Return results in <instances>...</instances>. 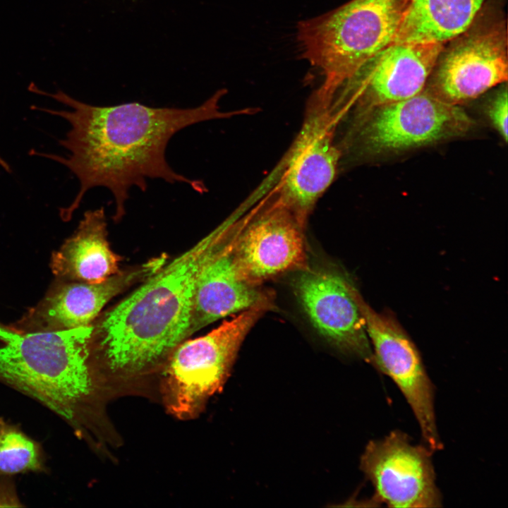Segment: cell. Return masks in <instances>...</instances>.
Here are the masks:
<instances>
[{
	"label": "cell",
	"instance_id": "6da1fadb",
	"mask_svg": "<svg viewBox=\"0 0 508 508\" xmlns=\"http://www.w3.org/2000/svg\"><path fill=\"white\" fill-rule=\"evenodd\" d=\"M28 90L69 108L32 107L63 118L70 124L64 138L59 141L68 152L66 156L30 152L65 166L79 181L74 200L60 210L64 220L71 219L87 192L95 187L106 188L111 193L115 202L114 220L117 222L126 213L130 190L137 187L145 192L148 179L188 184L195 192L204 193L207 189L203 181L188 178L170 167L166 158L167 145L176 133L188 126L232 115L219 111L218 103L224 90L198 107L175 108L152 107L138 102L95 106L61 90L49 93L33 84Z\"/></svg>",
	"mask_w": 508,
	"mask_h": 508
},
{
	"label": "cell",
	"instance_id": "7a4b0ae2",
	"mask_svg": "<svg viewBox=\"0 0 508 508\" xmlns=\"http://www.w3.org/2000/svg\"><path fill=\"white\" fill-rule=\"evenodd\" d=\"M231 229L232 221L224 222L92 324V357L107 388L162 368L190 335L200 273Z\"/></svg>",
	"mask_w": 508,
	"mask_h": 508
},
{
	"label": "cell",
	"instance_id": "3957f363",
	"mask_svg": "<svg viewBox=\"0 0 508 508\" xmlns=\"http://www.w3.org/2000/svg\"><path fill=\"white\" fill-rule=\"evenodd\" d=\"M92 329L23 332L0 322V382L47 407L87 440L97 432L106 391L92 355Z\"/></svg>",
	"mask_w": 508,
	"mask_h": 508
},
{
	"label": "cell",
	"instance_id": "277c9868",
	"mask_svg": "<svg viewBox=\"0 0 508 508\" xmlns=\"http://www.w3.org/2000/svg\"><path fill=\"white\" fill-rule=\"evenodd\" d=\"M406 0H351L299 23L302 56L323 77L317 89L332 96L369 59L395 42Z\"/></svg>",
	"mask_w": 508,
	"mask_h": 508
},
{
	"label": "cell",
	"instance_id": "5b68a950",
	"mask_svg": "<svg viewBox=\"0 0 508 508\" xmlns=\"http://www.w3.org/2000/svg\"><path fill=\"white\" fill-rule=\"evenodd\" d=\"M273 303L243 310L207 334L180 343L162 367V393L168 411L181 420L196 417L225 385L240 347Z\"/></svg>",
	"mask_w": 508,
	"mask_h": 508
},
{
	"label": "cell",
	"instance_id": "8992f818",
	"mask_svg": "<svg viewBox=\"0 0 508 508\" xmlns=\"http://www.w3.org/2000/svg\"><path fill=\"white\" fill-rule=\"evenodd\" d=\"M341 119L332 98L315 90L308 102L301 128L287 155L275 195L306 222L337 176L342 157L335 141Z\"/></svg>",
	"mask_w": 508,
	"mask_h": 508
},
{
	"label": "cell",
	"instance_id": "52a82bcc",
	"mask_svg": "<svg viewBox=\"0 0 508 508\" xmlns=\"http://www.w3.org/2000/svg\"><path fill=\"white\" fill-rule=\"evenodd\" d=\"M507 75L506 21L481 11L468 28L445 43L430 76L434 92L456 104L507 82Z\"/></svg>",
	"mask_w": 508,
	"mask_h": 508
},
{
	"label": "cell",
	"instance_id": "ba28073f",
	"mask_svg": "<svg viewBox=\"0 0 508 508\" xmlns=\"http://www.w3.org/2000/svg\"><path fill=\"white\" fill-rule=\"evenodd\" d=\"M355 298L372 344L371 364L401 391L416 418L426 446L433 452L442 449L435 412V387L418 349L390 313L376 312L357 289Z\"/></svg>",
	"mask_w": 508,
	"mask_h": 508
},
{
	"label": "cell",
	"instance_id": "9c48e42d",
	"mask_svg": "<svg viewBox=\"0 0 508 508\" xmlns=\"http://www.w3.org/2000/svg\"><path fill=\"white\" fill-rule=\"evenodd\" d=\"M305 225L276 195L238 221L233 252L243 277L262 286L267 280L307 267Z\"/></svg>",
	"mask_w": 508,
	"mask_h": 508
},
{
	"label": "cell",
	"instance_id": "30bf717a",
	"mask_svg": "<svg viewBox=\"0 0 508 508\" xmlns=\"http://www.w3.org/2000/svg\"><path fill=\"white\" fill-rule=\"evenodd\" d=\"M432 452L426 445L413 444L399 430L370 441L361 455L360 468L374 488L373 500L390 507H441Z\"/></svg>",
	"mask_w": 508,
	"mask_h": 508
},
{
	"label": "cell",
	"instance_id": "8fae6325",
	"mask_svg": "<svg viewBox=\"0 0 508 508\" xmlns=\"http://www.w3.org/2000/svg\"><path fill=\"white\" fill-rule=\"evenodd\" d=\"M356 289L344 273L325 267H306L293 280L296 298L320 336L341 353L371 363V345Z\"/></svg>",
	"mask_w": 508,
	"mask_h": 508
},
{
	"label": "cell",
	"instance_id": "7c38bea8",
	"mask_svg": "<svg viewBox=\"0 0 508 508\" xmlns=\"http://www.w3.org/2000/svg\"><path fill=\"white\" fill-rule=\"evenodd\" d=\"M445 44L394 43L366 61L336 90L341 111L354 101L385 105L413 97L429 80Z\"/></svg>",
	"mask_w": 508,
	"mask_h": 508
},
{
	"label": "cell",
	"instance_id": "4fadbf2b",
	"mask_svg": "<svg viewBox=\"0 0 508 508\" xmlns=\"http://www.w3.org/2000/svg\"><path fill=\"white\" fill-rule=\"evenodd\" d=\"M158 258L118 273L99 283L56 279L44 296L9 325L23 332H56L91 325L113 297L145 280L160 267Z\"/></svg>",
	"mask_w": 508,
	"mask_h": 508
},
{
	"label": "cell",
	"instance_id": "5bb4252c",
	"mask_svg": "<svg viewBox=\"0 0 508 508\" xmlns=\"http://www.w3.org/2000/svg\"><path fill=\"white\" fill-rule=\"evenodd\" d=\"M471 123L456 104L435 92H423L384 105L363 131L366 144L375 149L398 150L456 135Z\"/></svg>",
	"mask_w": 508,
	"mask_h": 508
},
{
	"label": "cell",
	"instance_id": "9a60e30c",
	"mask_svg": "<svg viewBox=\"0 0 508 508\" xmlns=\"http://www.w3.org/2000/svg\"><path fill=\"white\" fill-rule=\"evenodd\" d=\"M238 222L203 266L196 285L190 335L226 316L272 303V294L249 283L241 275L233 246Z\"/></svg>",
	"mask_w": 508,
	"mask_h": 508
},
{
	"label": "cell",
	"instance_id": "2e32d148",
	"mask_svg": "<svg viewBox=\"0 0 508 508\" xmlns=\"http://www.w3.org/2000/svg\"><path fill=\"white\" fill-rule=\"evenodd\" d=\"M107 236L104 207L85 212L73 235L52 253L56 278L99 283L118 273L121 258L111 249Z\"/></svg>",
	"mask_w": 508,
	"mask_h": 508
},
{
	"label": "cell",
	"instance_id": "e0dca14e",
	"mask_svg": "<svg viewBox=\"0 0 508 508\" xmlns=\"http://www.w3.org/2000/svg\"><path fill=\"white\" fill-rule=\"evenodd\" d=\"M490 0H406L394 43L445 44L464 32Z\"/></svg>",
	"mask_w": 508,
	"mask_h": 508
},
{
	"label": "cell",
	"instance_id": "ac0fdd59",
	"mask_svg": "<svg viewBox=\"0 0 508 508\" xmlns=\"http://www.w3.org/2000/svg\"><path fill=\"white\" fill-rule=\"evenodd\" d=\"M45 470L44 454L39 442L0 417V475Z\"/></svg>",
	"mask_w": 508,
	"mask_h": 508
},
{
	"label": "cell",
	"instance_id": "d6986e66",
	"mask_svg": "<svg viewBox=\"0 0 508 508\" xmlns=\"http://www.w3.org/2000/svg\"><path fill=\"white\" fill-rule=\"evenodd\" d=\"M507 90L502 89L493 101L490 115L492 123L504 138L507 140V114H508Z\"/></svg>",
	"mask_w": 508,
	"mask_h": 508
},
{
	"label": "cell",
	"instance_id": "ffe728a7",
	"mask_svg": "<svg viewBox=\"0 0 508 508\" xmlns=\"http://www.w3.org/2000/svg\"><path fill=\"white\" fill-rule=\"evenodd\" d=\"M13 481L4 476L0 480V507H23Z\"/></svg>",
	"mask_w": 508,
	"mask_h": 508
},
{
	"label": "cell",
	"instance_id": "44dd1931",
	"mask_svg": "<svg viewBox=\"0 0 508 508\" xmlns=\"http://www.w3.org/2000/svg\"><path fill=\"white\" fill-rule=\"evenodd\" d=\"M0 166L6 169L8 167V164L0 156Z\"/></svg>",
	"mask_w": 508,
	"mask_h": 508
}]
</instances>
